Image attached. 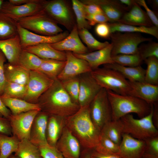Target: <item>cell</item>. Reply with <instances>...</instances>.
<instances>
[{"mask_svg":"<svg viewBox=\"0 0 158 158\" xmlns=\"http://www.w3.org/2000/svg\"><path fill=\"white\" fill-rule=\"evenodd\" d=\"M86 18L91 26L109 21L107 17L103 14L86 15Z\"/></svg>","mask_w":158,"mask_h":158,"instance_id":"50","label":"cell"},{"mask_svg":"<svg viewBox=\"0 0 158 158\" xmlns=\"http://www.w3.org/2000/svg\"><path fill=\"white\" fill-rule=\"evenodd\" d=\"M54 80L38 70L29 71L26 95L23 100L37 104L39 97L52 85Z\"/></svg>","mask_w":158,"mask_h":158,"instance_id":"10","label":"cell"},{"mask_svg":"<svg viewBox=\"0 0 158 158\" xmlns=\"http://www.w3.org/2000/svg\"><path fill=\"white\" fill-rule=\"evenodd\" d=\"M104 67L117 71L130 82H145V69L141 66H123L115 63L104 65Z\"/></svg>","mask_w":158,"mask_h":158,"instance_id":"27","label":"cell"},{"mask_svg":"<svg viewBox=\"0 0 158 158\" xmlns=\"http://www.w3.org/2000/svg\"><path fill=\"white\" fill-rule=\"evenodd\" d=\"M73 10L76 17V26L78 30L83 28L87 30L90 29L91 26L86 18V13L80 1L72 0Z\"/></svg>","mask_w":158,"mask_h":158,"instance_id":"41","label":"cell"},{"mask_svg":"<svg viewBox=\"0 0 158 158\" xmlns=\"http://www.w3.org/2000/svg\"><path fill=\"white\" fill-rule=\"evenodd\" d=\"M95 31L98 36L105 39L110 38L111 34L108 23L97 24L95 28Z\"/></svg>","mask_w":158,"mask_h":158,"instance_id":"47","label":"cell"},{"mask_svg":"<svg viewBox=\"0 0 158 158\" xmlns=\"http://www.w3.org/2000/svg\"><path fill=\"white\" fill-rule=\"evenodd\" d=\"M50 44L55 49L61 51H69L76 54L89 52L87 48L80 39L76 24L65 38L57 42Z\"/></svg>","mask_w":158,"mask_h":158,"instance_id":"18","label":"cell"},{"mask_svg":"<svg viewBox=\"0 0 158 158\" xmlns=\"http://www.w3.org/2000/svg\"><path fill=\"white\" fill-rule=\"evenodd\" d=\"M37 104L41 111L48 116L65 118L74 114L80 108L72 100L58 79L40 96Z\"/></svg>","mask_w":158,"mask_h":158,"instance_id":"1","label":"cell"},{"mask_svg":"<svg viewBox=\"0 0 158 158\" xmlns=\"http://www.w3.org/2000/svg\"><path fill=\"white\" fill-rule=\"evenodd\" d=\"M111 33L116 32L144 33L150 35L158 39V27L135 26L116 22L109 23Z\"/></svg>","mask_w":158,"mask_h":158,"instance_id":"30","label":"cell"},{"mask_svg":"<svg viewBox=\"0 0 158 158\" xmlns=\"http://www.w3.org/2000/svg\"><path fill=\"white\" fill-rule=\"evenodd\" d=\"M91 151L90 150L84 149L81 152L79 158H92Z\"/></svg>","mask_w":158,"mask_h":158,"instance_id":"58","label":"cell"},{"mask_svg":"<svg viewBox=\"0 0 158 158\" xmlns=\"http://www.w3.org/2000/svg\"><path fill=\"white\" fill-rule=\"evenodd\" d=\"M43 10L57 24L63 25L70 32L76 24L71 7L65 0H44Z\"/></svg>","mask_w":158,"mask_h":158,"instance_id":"9","label":"cell"},{"mask_svg":"<svg viewBox=\"0 0 158 158\" xmlns=\"http://www.w3.org/2000/svg\"><path fill=\"white\" fill-rule=\"evenodd\" d=\"M33 0H9L8 1L15 5H20L25 4L33 1Z\"/></svg>","mask_w":158,"mask_h":158,"instance_id":"56","label":"cell"},{"mask_svg":"<svg viewBox=\"0 0 158 158\" xmlns=\"http://www.w3.org/2000/svg\"><path fill=\"white\" fill-rule=\"evenodd\" d=\"M144 61L147 66L145 77L146 83L158 85V59L152 57Z\"/></svg>","mask_w":158,"mask_h":158,"instance_id":"37","label":"cell"},{"mask_svg":"<svg viewBox=\"0 0 158 158\" xmlns=\"http://www.w3.org/2000/svg\"><path fill=\"white\" fill-rule=\"evenodd\" d=\"M65 66L57 79L62 80L90 72L92 70L85 60L76 56L73 53L66 51Z\"/></svg>","mask_w":158,"mask_h":158,"instance_id":"14","label":"cell"},{"mask_svg":"<svg viewBox=\"0 0 158 158\" xmlns=\"http://www.w3.org/2000/svg\"><path fill=\"white\" fill-rule=\"evenodd\" d=\"M110 38L112 45V57L118 54H138L139 45L152 40L140 33L120 32L111 33Z\"/></svg>","mask_w":158,"mask_h":158,"instance_id":"6","label":"cell"},{"mask_svg":"<svg viewBox=\"0 0 158 158\" xmlns=\"http://www.w3.org/2000/svg\"><path fill=\"white\" fill-rule=\"evenodd\" d=\"M114 63L127 67H134L140 65L143 61L139 54H118L112 57Z\"/></svg>","mask_w":158,"mask_h":158,"instance_id":"43","label":"cell"},{"mask_svg":"<svg viewBox=\"0 0 158 158\" xmlns=\"http://www.w3.org/2000/svg\"><path fill=\"white\" fill-rule=\"evenodd\" d=\"M17 23L27 30L43 35H55L63 31L43 10L33 15L19 20Z\"/></svg>","mask_w":158,"mask_h":158,"instance_id":"7","label":"cell"},{"mask_svg":"<svg viewBox=\"0 0 158 158\" xmlns=\"http://www.w3.org/2000/svg\"><path fill=\"white\" fill-rule=\"evenodd\" d=\"M80 146L78 140L65 126L56 147L66 158H79Z\"/></svg>","mask_w":158,"mask_h":158,"instance_id":"16","label":"cell"},{"mask_svg":"<svg viewBox=\"0 0 158 158\" xmlns=\"http://www.w3.org/2000/svg\"><path fill=\"white\" fill-rule=\"evenodd\" d=\"M120 2L130 9L135 2L133 0H120Z\"/></svg>","mask_w":158,"mask_h":158,"instance_id":"57","label":"cell"},{"mask_svg":"<svg viewBox=\"0 0 158 158\" xmlns=\"http://www.w3.org/2000/svg\"><path fill=\"white\" fill-rule=\"evenodd\" d=\"M14 154L20 158H42L39 147L26 138L20 141Z\"/></svg>","mask_w":158,"mask_h":158,"instance_id":"34","label":"cell"},{"mask_svg":"<svg viewBox=\"0 0 158 158\" xmlns=\"http://www.w3.org/2000/svg\"><path fill=\"white\" fill-rule=\"evenodd\" d=\"M157 102L153 104V110L152 120L153 123L155 127L158 129V111Z\"/></svg>","mask_w":158,"mask_h":158,"instance_id":"55","label":"cell"},{"mask_svg":"<svg viewBox=\"0 0 158 158\" xmlns=\"http://www.w3.org/2000/svg\"><path fill=\"white\" fill-rule=\"evenodd\" d=\"M20 140L13 135L0 133V158H8L17 151Z\"/></svg>","mask_w":158,"mask_h":158,"instance_id":"35","label":"cell"},{"mask_svg":"<svg viewBox=\"0 0 158 158\" xmlns=\"http://www.w3.org/2000/svg\"><path fill=\"white\" fill-rule=\"evenodd\" d=\"M8 158H20L16 156L14 154H12L10 156H9Z\"/></svg>","mask_w":158,"mask_h":158,"instance_id":"60","label":"cell"},{"mask_svg":"<svg viewBox=\"0 0 158 158\" xmlns=\"http://www.w3.org/2000/svg\"><path fill=\"white\" fill-rule=\"evenodd\" d=\"M40 111L33 110L16 115L11 114L8 120L12 135L16 137L20 141L25 138L29 139L32 122Z\"/></svg>","mask_w":158,"mask_h":158,"instance_id":"12","label":"cell"},{"mask_svg":"<svg viewBox=\"0 0 158 158\" xmlns=\"http://www.w3.org/2000/svg\"><path fill=\"white\" fill-rule=\"evenodd\" d=\"M0 113L3 116L8 119L11 113L8 108L4 104L0 97Z\"/></svg>","mask_w":158,"mask_h":158,"instance_id":"54","label":"cell"},{"mask_svg":"<svg viewBox=\"0 0 158 158\" xmlns=\"http://www.w3.org/2000/svg\"><path fill=\"white\" fill-rule=\"evenodd\" d=\"M129 82L131 89V95L140 98L150 104L157 102L158 85L145 82Z\"/></svg>","mask_w":158,"mask_h":158,"instance_id":"22","label":"cell"},{"mask_svg":"<svg viewBox=\"0 0 158 158\" xmlns=\"http://www.w3.org/2000/svg\"><path fill=\"white\" fill-rule=\"evenodd\" d=\"M91 118L101 131L104 125L112 120V112L107 90L102 88L89 106Z\"/></svg>","mask_w":158,"mask_h":158,"instance_id":"8","label":"cell"},{"mask_svg":"<svg viewBox=\"0 0 158 158\" xmlns=\"http://www.w3.org/2000/svg\"><path fill=\"white\" fill-rule=\"evenodd\" d=\"M90 73L102 88L121 95H131L129 82L117 71L104 67L92 70Z\"/></svg>","mask_w":158,"mask_h":158,"instance_id":"5","label":"cell"},{"mask_svg":"<svg viewBox=\"0 0 158 158\" xmlns=\"http://www.w3.org/2000/svg\"><path fill=\"white\" fill-rule=\"evenodd\" d=\"M44 0H33L20 5H15L8 1H4L0 11L17 22L20 19L37 13L43 9Z\"/></svg>","mask_w":158,"mask_h":158,"instance_id":"11","label":"cell"},{"mask_svg":"<svg viewBox=\"0 0 158 158\" xmlns=\"http://www.w3.org/2000/svg\"><path fill=\"white\" fill-rule=\"evenodd\" d=\"M91 158H92V157H91Z\"/></svg>","mask_w":158,"mask_h":158,"instance_id":"63","label":"cell"},{"mask_svg":"<svg viewBox=\"0 0 158 158\" xmlns=\"http://www.w3.org/2000/svg\"><path fill=\"white\" fill-rule=\"evenodd\" d=\"M118 22L135 26L150 27L154 25L145 11L135 1Z\"/></svg>","mask_w":158,"mask_h":158,"instance_id":"23","label":"cell"},{"mask_svg":"<svg viewBox=\"0 0 158 158\" xmlns=\"http://www.w3.org/2000/svg\"><path fill=\"white\" fill-rule=\"evenodd\" d=\"M4 73L6 80L26 86L28 82L29 71L19 65L9 63L4 65Z\"/></svg>","mask_w":158,"mask_h":158,"instance_id":"28","label":"cell"},{"mask_svg":"<svg viewBox=\"0 0 158 158\" xmlns=\"http://www.w3.org/2000/svg\"><path fill=\"white\" fill-rule=\"evenodd\" d=\"M0 133L9 136L12 135L9 120L3 117H0Z\"/></svg>","mask_w":158,"mask_h":158,"instance_id":"52","label":"cell"},{"mask_svg":"<svg viewBox=\"0 0 158 158\" xmlns=\"http://www.w3.org/2000/svg\"><path fill=\"white\" fill-rule=\"evenodd\" d=\"M22 49L18 34L11 38L0 40V50L8 63L11 64L18 65L19 58Z\"/></svg>","mask_w":158,"mask_h":158,"instance_id":"24","label":"cell"},{"mask_svg":"<svg viewBox=\"0 0 158 158\" xmlns=\"http://www.w3.org/2000/svg\"><path fill=\"white\" fill-rule=\"evenodd\" d=\"M4 105L10 111L11 114L16 115L33 110L41 111L38 104L28 102L23 99L0 96Z\"/></svg>","mask_w":158,"mask_h":158,"instance_id":"29","label":"cell"},{"mask_svg":"<svg viewBox=\"0 0 158 158\" xmlns=\"http://www.w3.org/2000/svg\"><path fill=\"white\" fill-rule=\"evenodd\" d=\"M26 86L6 81L2 97L23 99L26 95Z\"/></svg>","mask_w":158,"mask_h":158,"instance_id":"38","label":"cell"},{"mask_svg":"<svg viewBox=\"0 0 158 158\" xmlns=\"http://www.w3.org/2000/svg\"><path fill=\"white\" fill-rule=\"evenodd\" d=\"M144 141L145 145L142 158H158V136Z\"/></svg>","mask_w":158,"mask_h":158,"instance_id":"44","label":"cell"},{"mask_svg":"<svg viewBox=\"0 0 158 158\" xmlns=\"http://www.w3.org/2000/svg\"><path fill=\"white\" fill-rule=\"evenodd\" d=\"M65 126L84 149L93 150L98 144L101 132L92 120L89 106L80 107L66 118Z\"/></svg>","mask_w":158,"mask_h":158,"instance_id":"2","label":"cell"},{"mask_svg":"<svg viewBox=\"0 0 158 158\" xmlns=\"http://www.w3.org/2000/svg\"><path fill=\"white\" fill-rule=\"evenodd\" d=\"M112 112V119L117 120L124 116L134 113L140 118L148 115L152 106L144 100L131 95L118 94L107 90Z\"/></svg>","mask_w":158,"mask_h":158,"instance_id":"3","label":"cell"},{"mask_svg":"<svg viewBox=\"0 0 158 158\" xmlns=\"http://www.w3.org/2000/svg\"><path fill=\"white\" fill-rule=\"evenodd\" d=\"M66 61L54 59H44L38 69L37 70L42 73L54 80L57 77L62 71Z\"/></svg>","mask_w":158,"mask_h":158,"instance_id":"32","label":"cell"},{"mask_svg":"<svg viewBox=\"0 0 158 158\" xmlns=\"http://www.w3.org/2000/svg\"><path fill=\"white\" fill-rule=\"evenodd\" d=\"M79 36L87 45L89 50L97 51L106 47L109 44L108 42H101L96 40L88 30L83 28L78 30Z\"/></svg>","mask_w":158,"mask_h":158,"instance_id":"39","label":"cell"},{"mask_svg":"<svg viewBox=\"0 0 158 158\" xmlns=\"http://www.w3.org/2000/svg\"><path fill=\"white\" fill-rule=\"evenodd\" d=\"M0 117H3L2 115L0 113Z\"/></svg>","mask_w":158,"mask_h":158,"instance_id":"62","label":"cell"},{"mask_svg":"<svg viewBox=\"0 0 158 158\" xmlns=\"http://www.w3.org/2000/svg\"><path fill=\"white\" fill-rule=\"evenodd\" d=\"M39 147L42 158H66L55 147L48 145Z\"/></svg>","mask_w":158,"mask_h":158,"instance_id":"46","label":"cell"},{"mask_svg":"<svg viewBox=\"0 0 158 158\" xmlns=\"http://www.w3.org/2000/svg\"><path fill=\"white\" fill-rule=\"evenodd\" d=\"M65 127V118L49 116L46 133V140L48 145L56 147L57 142Z\"/></svg>","mask_w":158,"mask_h":158,"instance_id":"25","label":"cell"},{"mask_svg":"<svg viewBox=\"0 0 158 158\" xmlns=\"http://www.w3.org/2000/svg\"><path fill=\"white\" fill-rule=\"evenodd\" d=\"M23 49L43 59H54L66 61L65 52L57 50L49 44H42L26 47Z\"/></svg>","mask_w":158,"mask_h":158,"instance_id":"26","label":"cell"},{"mask_svg":"<svg viewBox=\"0 0 158 158\" xmlns=\"http://www.w3.org/2000/svg\"><path fill=\"white\" fill-rule=\"evenodd\" d=\"M6 58L0 50V96L2 95L6 81L4 73V65Z\"/></svg>","mask_w":158,"mask_h":158,"instance_id":"51","label":"cell"},{"mask_svg":"<svg viewBox=\"0 0 158 158\" xmlns=\"http://www.w3.org/2000/svg\"><path fill=\"white\" fill-rule=\"evenodd\" d=\"M112 48V45L111 43L104 48L94 51L82 54H73L77 57L87 61L92 70L102 65L114 63L111 55Z\"/></svg>","mask_w":158,"mask_h":158,"instance_id":"21","label":"cell"},{"mask_svg":"<svg viewBox=\"0 0 158 158\" xmlns=\"http://www.w3.org/2000/svg\"><path fill=\"white\" fill-rule=\"evenodd\" d=\"M60 81L63 88L72 100L75 103L78 104L80 89L79 76Z\"/></svg>","mask_w":158,"mask_h":158,"instance_id":"42","label":"cell"},{"mask_svg":"<svg viewBox=\"0 0 158 158\" xmlns=\"http://www.w3.org/2000/svg\"><path fill=\"white\" fill-rule=\"evenodd\" d=\"M17 22L0 11V40L18 35Z\"/></svg>","mask_w":158,"mask_h":158,"instance_id":"33","label":"cell"},{"mask_svg":"<svg viewBox=\"0 0 158 158\" xmlns=\"http://www.w3.org/2000/svg\"><path fill=\"white\" fill-rule=\"evenodd\" d=\"M138 53L143 61L152 57L158 59V43L150 41L147 44L139 47Z\"/></svg>","mask_w":158,"mask_h":158,"instance_id":"45","label":"cell"},{"mask_svg":"<svg viewBox=\"0 0 158 158\" xmlns=\"http://www.w3.org/2000/svg\"><path fill=\"white\" fill-rule=\"evenodd\" d=\"M84 2L98 5L110 23L118 22L129 9L121 4L119 0H85Z\"/></svg>","mask_w":158,"mask_h":158,"instance_id":"19","label":"cell"},{"mask_svg":"<svg viewBox=\"0 0 158 158\" xmlns=\"http://www.w3.org/2000/svg\"><path fill=\"white\" fill-rule=\"evenodd\" d=\"M80 1L86 15L104 14L101 8L98 5L86 2L83 0Z\"/></svg>","mask_w":158,"mask_h":158,"instance_id":"48","label":"cell"},{"mask_svg":"<svg viewBox=\"0 0 158 158\" xmlns=\"http://www.w3.org/2000/svg\"><path fill=\"white\" fill-rule=\"evenodd\" d=\"M151 112L148 115L139 119L134 118L131 114H127L120 119L123 134L133 138L145 140L158 136V130L153 121V105L151 104Z\"/></svg>","mask_w":158,"mask_h":158,"instance_id":"4","label":"cell"},{"mask_svg":"<svg viewBox=\"0 0 158 158\" xmlns=\"http://www.w3.org/2000/svg\"><path fill=\"white\" fill-rule=\"evenodd\" d=\"M48 116L45 112L40 111L35 117L31 128L29 140L39 147L48 145L46 133Z\"/></svg>","mask_w":158,"mask_h":158,"instance_id":"20","label":"cell"},{"mask_svg":"<svg viewBox=\"0 0 158 158\" xmlns=\"http://www.w3.org/2000/svg\"><path fill=\"white\" fill-rule=\"evenodd\" d=\"M91 157L93 158H121L113 154H104L97 152L94 150H91Z\"/></svg>","mask_w":158,"mask_h":158,"instance_id":"53","label":"cell"},{"mask_svg":"<svg viewBox=\"0 0 158 158\" xmlns=\"http://www.w3.org/2000/svg\"><path fill=\"white\" fill-rule=\"evenodd\" d=\"M90 73L79 76L80 89L78 103L80 107L89 106L102 88L92 77Z\"/></svg>","mask_w":158,"mask_h":158,"instance_id":"15","label":"cell"},{"mask_svg":"<svg viewBox=\"0 0 158 158\" xmlns=\"http://www.w3.org/2000/svg\"><path fill=\"white\" fill-rule=\"evenodd\" d=\"M152 6L155 8H157L158 6V0H154L152 1Z\"/></svg>","mask_w":158,"mask_h":158,"instance_id":"59","label":"cell"},{"mask_svg":"<svg viewBox=\"0 0 158 158\" xmlns=\"http://www.w3.org/2000/svg\"><path fill=\"white\" fill-rule=\"evenodd\" d=\"M43 60L35 54L23 49L19 56L18 65L29 71L37 70Z\"/></svg>","mask_w":158,"mask_h":158,"instance_id":"36","label":"cell"},{"mask_svg":"<svg viewBox=\"0 0 158 158\" xmlns=\"http://www.w3.org/2000/svg\"><path fill=\"white\" fill-rule=\"evenodd\" d=\"M145 145L144 140L135 138L128 134H123L119 145L118 156L121 158H142Z\"/></svg>","mask_w":158,"mask_h":158,"instance_id":"17","label":"cell"},{"mask_svg":"<svg viewBox=\"0 0 158 158\" xmlns=\"http://www.w3.org/2000/svg\"><path fill=\"white\" fill-rule=\"evenodd\" d=\"M17 30L22 49L40 44L56 43L65 38L69 34L68 31H66L55 35H43L31 32L18 24Z\"/></svg>","mask_w":158,"mask_h":158,"instance_id":"13","label":"cell"},{"mask_svg":"<svg viewBox=\"0 0 158 158\" xmlns=\"http://www.w3.org/2000/svg\"><path fill=\"white\" fill-rule=\"evenodd\" d=\"M4 1L3 0H0V10Z\"/></svg>","mask_w":158,"mask_h":158,"instance_id":"61","label":"cell"},{"mask_svg":"<svg viewBox=\"0 0 158 158\" xmlns=\"http://www.w3.org/2000/svg\"><path fill=\"white\" fill-rule=\"evenodd\" d=\"M100 132L101 134L119 145L121 142L123 134L120 119L112 120L108 122L103 126Z\"/></svg>","mask_w":158,"mask_h":158,"instance_id":"31","label":"cell"},{"mask_svg":"<svg viewBox=\"0 0 158 158\" xmlns=\"http://www.w3.org/2000/svg\"><path fill=\"white\" fill-rule=\"evenodd\" d=\"M93 150L100 154H113L118 156L119 152V147L118 145L101 134L99 142Z\"/></svg>","mask_w":158,"mask_h":158,"instance_id":"40","label":"cell"},{"mask_svg":"<svg viewBox=\"0 0 158 158\" xmlns=\"http://www.w3.org/2000/svg\"><path fill=\"white\" fill-rule=\"evenodd\" d=\"M135 1L140 6H142L144 8L145 12L153 25L158 27V18L154 12L149 7L145 1L144 0H136Z\"/></svg>","mask_w":158,"mask_h":158,"instance_id":"49","label":"cell"}]
</instances>
